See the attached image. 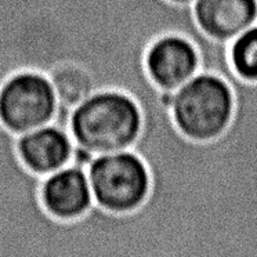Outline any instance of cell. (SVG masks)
<instances>
[{
    "instance_id": "cell-1",
    "label": "cell",
    "mask_w": 257,
    "mask_h": 257,
    "mask_svg": "<svg viewBox=\"0 0 257 257\" xmlns=\"http://www.w3.org/2000/svg\"><path fill=\"white\" fill-rule=\"evenodd\" d=\"M139 102L126 91L101 89L69 112L68 130L75 146L90 155L132 150L141 133Z\"/></svg>"
},
{
    "instance_id": "cell-2",
    "label": "cell",
    "mask_w": 257,
    "mask_h": 257,
    "mask_svg": "<svg viewBox=\"0 0 257 257\" xmlns=\"http://www.w3.org/2000/svg\"><path fill=\"white\" fill-rule=\"evenodd\" d=\"M229 83L217 73L199 71L172 93L170 112L180 132L195 141H209L223 135L234 113Z\"/></svg>"
},
{
    "instance_id": "cell-3",
    "label": "cell",
    "mask_w": 257,
    "mask_h": 257,
    "mask_svg": "<svg viewBox=\"0 0 257 257\" xmlns=\"http://www.w3.org/2000/svg\"><path fill=\"white\" fill-rule=\"evenodd\" d=\"M94 203L113 213L136 210L146 201L151 176L133 150L95 155L86 168Z\"/></svg>"
},
{
    "instance_id": "cell-4",
    "label": "cell",
    "mask_w": 257,
    "mask_h": 257,
    "mask_svg": "<svg viewBox=\"0 0 257 257\" xmlns=\"http://www.w3.org/2000/svg\"><path fill=\"white\" fill-rule=\"evenodd\" d=\"M56 93L43 72L24 69L0 84V123L14 136L56 122Z\"/></svg>"
},
{
    "instance_id": "cell-5",
    "label": "cell",
    "mask_w": 257,
    "mask_h": 257,
    "mask_svg": "<svg viewBox=\"0 0 257 257\" xmlns=\"http://www.w3.org/2000/svg\"><path fill=\"white\" fill-rule=\"evenodd\" d=\"M144 68L158 89L173 93L201 71L196 46L179 34L152 40L144 53Z\"/></svg>"
},
{
    "instance_id": "cell-6",
    "label": "cell",
    "mask_w": 257,
    "mask_h": 257,
    "mask_svg": "<svg viewBox=\"0 0 257 257\" xmlns=\"http://www.w3.org/2000/svg\"><path fill=\"white\" fill-rule=\"evenodd\" d=\"M17 152L29 172L46 177L72 163L75 143L68 127L51 122L18 136Z\"/></svg>"
},
{
    "instance_id": "cell-7",
    "label": "cell",
    "mask_w": 257,
    "mask_h": 257,
    "mask_svg": "<svg viewBox=\"0 0 257 257\" xmlns=\"http://www.w3.org/2000/svg\"><path fill=\"white\" fill-rule=\"evenodd\" d=\"M40 201L46 212L60 220L80 217L94 205L86 169L69 163L42 179Z\"/></svg>"
},
{
    "instance_id": "cell-8",
    "label": "cell",
    "mask_w": 257,
    "mask_h": 257,
    "mask_svg": "<svg viewBox=\"0 0 257 257\" xmlns=\"http://www.w3.org/2000/svg\"><path fill=\"white\" fill-rule=\"evenodd\" d=\"M191 7L202 34L221 43L257 23V0H195Z\"/></svg>"
},
{
    "instance_id": "cell-9",
    "label": "cell",
    "mask_w": 257,
    "mask_h": 257,
    "mask_svg": "<svg viewBox=\"0 0 257 257\" xmlns=\"http://www.w3.org/2000/svg\"><path fill=\"white\" fill-rule=\"evenodd\" d=\"M50 80L60 105L58 115H69L75 106L97 91L95 80L87 68L71 60L51 64L43 72Z\"/></svg>"
},
{
    "instance_id": "cell-10",
    "label": "cell",
    "mask_w": 257,
    "mask_h": 257,
    "mask_svg": "<svg viewBox=\"0 0 257 257\" xmlns=\"http://www.w3.org/2000/svg\"><path fill=\"white\" fill-rule=\"evenodd\" d=\"M232 72L247 83H257V23L228 43Z\"/></svg>"
},
{
    "instance_id": "cell-11",
    "label": "cell",
    "mask_w": 257,
    "mask_h": 257,
    "mask_svg": "<svg viewBox=\"0 0 257 257\" xmlns=\"http://www.w3.org/2000/svg\"><path fill=\"white\" fill-rule=\"evenodd\" d=\"M169 2H172L174 5H180V6H192L195 0H169Z\"/></svg>"
}]
</instances>
